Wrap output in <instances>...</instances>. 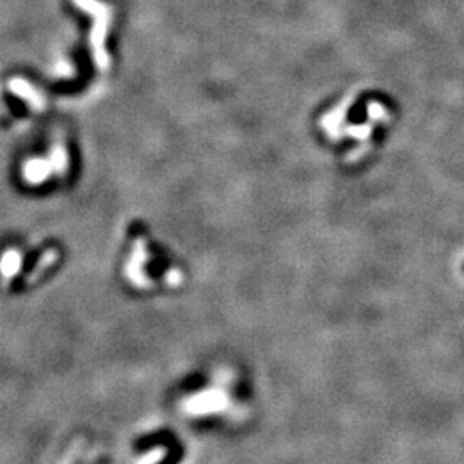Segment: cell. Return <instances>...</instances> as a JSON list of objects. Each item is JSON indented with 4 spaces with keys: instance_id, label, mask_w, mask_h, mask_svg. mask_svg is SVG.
Returning <instances> with one entry per match:
<instances>
[{
    "instance_id": "cell-5",
    "label": "cell",
    "mask_w": 464,
    "mask_h": 464,
    "mask_svg": "<svg viewBox=\"0 0 464 464\" xmlns=\"http://www.w3.org/2000/svg\"><path fill=\"white\" fill-rule=\"evenodd\" d=\"M57 258H59V253H57L56 249H49V251H45V253H43V255L40 256L38 263H36V265H35L33 272H31V274H30V277H28L26 281H28V282H35L36 279H38L40 275H42L43 272L47 270V268H49V267H52L53 263L57 262Z\"/></svg>"
},
{
    "instance_id": "cell-4",
    "label": "cell",
    "mask_w": 464,
    "mask_h": 464,
    "mask_svg": "<svg viewBox=\"0 0 464 464\" xmlns=\"http://www.w3.org/2000/svg\"><path fill=\"white\" fill-rule=\"evenodd\" d=\"M52 170L53 169H52V165H50V162L31 160L24 165L23 174H24V179H26L30 184H42V183H45L47 177L50 176Z\"/></svg>"
},
{
    "instance_id": "cell-7",
    "label": "cell",
    "mask_w": 464,
    "mask_h": 464,
    "mask_svg": "<svg viewBox=\"0 0 464 464\" xmlns=\"http://www.w3.org/2000/svg\"><path fill=\"white\" fill-rule=\"evenodd\" d=\"M164 279L170 288H179L184 282V275L179 268H170V270H167Z\"/></svg>"
},
{
    "instance_id": "cell-3",
    "label": "cell",
    "mask_w": 464,
    "mask_h": 464,
    "mask_svg": "<svg viewBox=\"0 0 464 464\" xmlns=\"http://www.w3.org/2000/svg\"><path fill=\"white\" fill-rule=\"evenodd\" d=\"M23 268V253L17 249H7L0 256V277L3 284H9Z\"/></svg>"
},
{
    "instance_id": "cell-2",
    "label": "cell",
    "mask_w": 464,
    "mask_h": 464,
    "mask_svg": "<svg viewBox=\"0 0 464 464\" xmlns=\"http://www.w3.org/2000/svg\"><path fill=\"white\" fill-rule=\"evenodd\" d=\"M226 402L222 401L220 394H217L215 390H205V392L197 394V396H191L184 402V409H186L190 415H206V413H213L217 409H220Z\"/></svg>"
},
{
    "instance_id": "cell-6",
    "label": "cell",
    "mask_w": 464,
    "mask_h": 464,
    "mask_svg": "<svg viewBox=\"0 0 464 464\" xmlns=\"http://www.w3.org/2000/svg\"><path fill=\"white\" fill-rule=\"evenodd\" d=\"M165 447H155L148 451L143 458L138 459L136 464H158L165 458Z\"/></svg>"
},
{
    "instance_id": "cell-1",
    "label": "cell",
    "mask_w": 464,
    "mask_h": 464,
    "mask_svg": "<svg viewBox=\"0 0 464 464\" xmlns=\"http://www.w3.org/2000/svg\"><path fill=\"white\" fill-rule=\"evenodd\" d=\"M150 260V255H148V248H147V241L143 238H136L133 241V253L129 262L126 263V279L138 289H144V288H151L154 282L147 277L144 274V265Z\"/></svg>"
}]
</instances>
